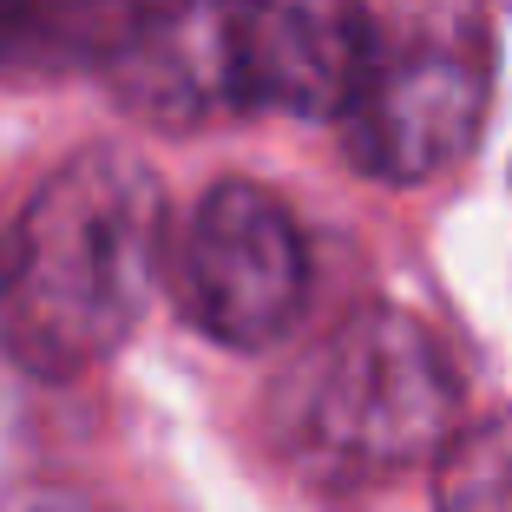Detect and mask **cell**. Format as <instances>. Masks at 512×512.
Returning <instances> with one entry per match:
<instances>
[{
	"label": "cell",
	"instance_id": "3957f363",
	"mask_svg": "<svg viewBox=\"0 0 512 512\" xmlns=\"http://www.w3.org/2000/svg\"><path fill=\"white\" fill-rule=\"evenodd\" d=\"M467 414V381L427 322L368 302L283 381L276 440L316 486H368L440 460Z\"/></svg>",
	"mask_w": 512,
	"mask_h": 512
},
{
	"label": "cell",
	"instance_id": "277c9868",
	"mask_svg": "<svg viewBox=\"0 0 512 512\" xmlns=\"http://www.w3.org/2000/svg\"><path fill=\"white\" fill-rule=\"evenodd\" d=\"M486 106H493V7L394 0L368 27V60L342 106V138L368 178L427 184L480 145Z\"/></svg>",
	"mask_w": 512,
	"mask_h": 512
},
{
	"label": "cell",
	"instance_id": "8992f818",
	"mask_svg": "<svg viewBox=\"0 0 512 512\" xmlns=\"http://www.w3.org/2000/svg\"><path fill=\"white\" fill-rule=\"evenodd\" d=\"M434 512H512V407L447 440Z\"/></svg>",
	"mask_w": 512,
	"mask_h": 512
},
{
	"label": "cell",
	"instance_id": "6da1fadb",
	"mask_svg": "<svg viewBox=\"0 0 512 512\" xmlns=\"http://www.w3.org/2000/svg\"><path fill=\"white\" fill-rule=\"evenodd\" d=\"M165 263V184L125 145H86L0 237V355L73 381L119 355Z\"/></svg>",
	"mask_w": 512,
	"mask_h": 512
},
{
	"label": "cell",
	"instance_id": "5b68a950",
	"mask_svg": "<svg viewBox=\"0 0 512 512\" xmlns=\"http://www.w3.org/2000/svg\"><path fill=\"white\" fill-rule=\"evenodd\" d=\"M171 289L211 342H283L309 296V250H302V230L283 211V197H270L250 178L211 184L171 250Z\"/></svg>",
	"mask_w": 512,
	"mask_h": 512
},
{
	"label": "cell",
	"instance_id": "7a4b0ae2",
	"mask_svg": "<svg viewBox=\"0 0 512 512\" xmlns=\"http://www.w3.org/2000/svg\"><path fill=\"white\" fill-rule=\"evenodd\" d=\"M368 27L355 0H184L132 40L119 86L138 112L171 125L204 112L342 119Z\"/></svg>",
	"mask_w": 512,
	"mask_h": 512
},
{
	"label": "cell",
	"instance_id": "52a82bcc",
	"mask_svg": "<svg viewBox=\"0 0 512 512\" xmlns=\"http://www.w3.org/2000/svg\"><path fill=\"white\" fill-rule=\"evenodd\" d=\"M27 512H86V506H73V499H40V506H27Z\"/></svg>",
	"mask_w": 512,
	"mask_h": 512
}]
</instances>
